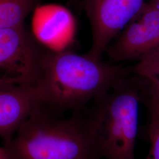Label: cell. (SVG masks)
Returning <instances> with one entry per match:
<instances>
[{"label":"cell","instance_id":"8fae6325","mask_svg":"<svg viewBox=\"0 0 159 159\" xmlns=\"http://www.w3.org/2000/svg\"><path fill=\"white\" fill-rule=\"evenodd\" d=\"M146 85L143 84V93L148 97L147 102L159 105V82L146 80Z\"/></svg>","mask_w":159,"mask_h":159},{"label":"cell","instance_id":"8992f818","mask_svg":"<svg viewBox=\"0 0 159 159\" xmlns=\"http://www.w3.org/2000/svg\"><path fill=\"white\" fill-rule=\"evenodd\" d=\"M159 48V8L152 1L129 23L107 47L114 63L137 61Z\"/></svg>","mask_w":159,"mask_h":159},{"label":"cell","instance_id":"5b68a950","mask_svg":"<svg viewBox=\"0 0 159 159\" xmlns=\"http://www.w3.org/2000/svg\"><path fill=\"white\" fill-rule=\"evenodd\" d=\"M145 0H83L82 7L90 21L91 47L86 54L96 60L108 45L142 10Z\"/></svg>","mask_w":159,"mask_h":159},{"label":"cell","instance_id":"3957f363","mask_svg":"<svg viewBox=\"0 0 159 159\" xmlns=\"http://www.w3.org/2000/svg\"><path fill=\"white\" fill-rule=\"evenodd\" d=\"M143 84L127 76L83 110L101 159H136Z\"/></svg>","mask_w":159,"mask_h":159},{"label":"cell","instance_id":"9c48e42d","mask_svg":"<svg viewBox=\"0 0 159 159\" xmlns=\"http://www.w3.org/2000/svg\"><path fill=\"white\" fill-rule=\"evenodd\" d=\"M131 71L139 78L159 82V48L139 60Z\"/></svg>","mask_w":159,"mask_h":159},{"label":"cell","instance_id":"52a82bcc","mask_svg":"<svg viewBox=\"0 0 159 159\" xmlns=\"http://www.w3.org/2000/svg\"><path fill=\"white\" fill-rule=\"evenodd\" d=\"M41 102L36 85L0 81V136L8 145Z\"/></svg>","mask_w":159,"mask_h":159},{"label":"cell","instance_id":"6da1fadb","mask_svg":"<svg viewBox=\"0 0 159 159\" xmlns=\"http://www.w3.org/2000/svg\"><path fill=\"white\" fill-rule=\"evenodd\" d=\"M127 75L125 68L87 54L48 48L37 88L42 104L63 115L83 110Z\"/></svg>","mask_w":159,"mask_h":159},{"label":"cell","instance_id":"30bf717a","mask_svg":"<svg viewBox=\"0 0 159 159\" xmlns=\"http://www.w3.org/2000/svg\"><path fill=\"white\" fill-rule=\"evenodd\" d=\"M148 136L150 148L145 159H159V116L152 112H150Z\"/></svg>","mask_w":159,"mask_h":159},{"label":"cell","instance_id":"277c9868","mask_svg":"<svg viewBox=\"0 0 159 159\" xmlns=\"http://www.w3.org/2000/svg\"><path fill=\"white\" fill-rule=\"evenodd\" d=\"M48 48L25 24L0 29V81L37 86Z\"/></svg>","mask_w":159,"mask_h":159},{"label":"cell","instance_id":"7a4b0ae2","mask_svg":"<svg viewBox=\"0 0 159 159\" xmlns=\"http://www.w3.org/2000/svg\"><path fill=\"white\" fill-rule=\"evenodd\" d=\"M5 146L10 159H101L83 111L63 117L44 105L35 109Z\"/></svg>","mask_w":159,"mask_h":159},{"label":"cell","instance_id":"4fadbf2b","mask_svg":"<svg viewBox=\"0 0 159 159\" xmlns=\"http://www.w3.org/2000/svg\"><path fill=\"white\" fill-rule=\"evenodd\" d=\"M155 6H157L159 8V0H150Z\"/></svg>","mask_w":159,"mask_h":159},{"label":"cell","instance_id":"ba28073f","mask_svg":"<svg viewBox=\"0 0 159 159\" xmlns=\"http://www.w3.org/2000/svg\"><path fill=\"white\" fill-rule=\"evenodd\" d=\"M40 0H0V29L24 24L26 17L37 9Z\"/></svg>","mask_w":159,"mask_h":159},{"label":"cell","instance_id":"7c38bea8","mask_svg":"<svg viewBox=\"0 0 159 159\" xmlns=\"http://www.w3.org/2000/svg\"><path fill=\"white\" fill-rule=\"evenodd\" d=\"M148 106L150 108V112H152L159 116V105L151 102H148Z\"/></svg>","mask_w":159,"mask_h":159}]
</instances>
